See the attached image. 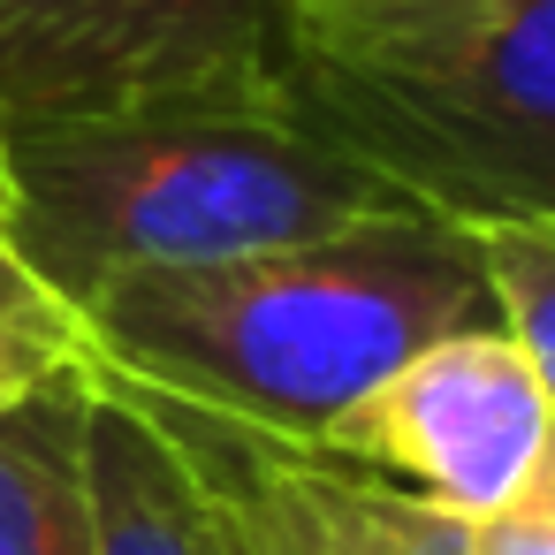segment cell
<instances>
[{
	"instance_id": "4fadbf2b",
	"label": "cell",
	"mask_w": 555,
	"mask_h": 555,
	"mask_svg": "<svg viewBox=\"0 0 555 555\" xmlns=\"http://www.w3.org/2000/svg\"><path fill=\"white\" fill-rule=\"evenodd\" d=\"M0 221H9V168H0Z\"/></svg>"
},
{
	"instance_id": "3957f363",
	"label": "cell",
	"mask_w": 555,
	"mask_h": 555,
	"mask_svg": "<svg viewBox=\"0 0 555 555\" xmlns=\"http://www.w3.org/2000/svg\"><path fill=\"white\" fill-rule=\"evenodd\" d=\"M282 92L456 229H555V0H282Z\"/></svg>"
},
{
	"instance_id": "7c38bea8",
	"label": "cell",
	"mask_w": 555,
	"mask_h": 555,
	"mask_svg": "<svg viewBox=\"0 0 555 555\" xmlns=\"http://www.w3.org/2000/svg\"><path fill=\"white\" fill-rule=\"evenodd\" d=\"M206 555H236V547H229V540H221V532L206 525Z\"/></svg>"
},
{
	"instance_id": "9c48e42d",
	"label": "cell",
	"mask_w": 555,
	"mask_h": 555,
	"mask_svg": "<svg viewBox=\"0 0 555 555\" xmlns=\"http://www.w3.org/2000/svg\"><path fill=\"white\" fill-rule=\"evenodd\" d=\"M85 365H92V350H85L77 305L39 282V267L16 251L9 221H0V411H16L24 396L85 373Z\"/></svg>"
},
{
	"instance_id": "277c9868",
	"label": "cell",
	"mask_w": 555,
	"mask_h": 555,
	"mask_svg": "<svg viewBox=\"0 0 555 555\" xmlns=\"http://www.w3.org/2000/svg\"><path fill=\"white\" fill-rule=\"evenodd\" d=\"M282 100V0H0V130Z\"/></svg>"
},
{
	"instance_id": "ba28073f",
	"label": "cell",
	"mask_w": 555,
	"mask_h": 555,
	"mask_svg": "<svg viewBox=\"0 0 555 555\" xmlns=\"http://www.w3.org/2000/svg\"><path fill=\"white\" fill-rule=\"evenodd\" d=\"M85 418L92 365L0 411V555H100Z\"/></svg>"
},
{
	"instance_id": "7a4b0ae2",
	"label": "cell",
	"mask_w": 555,
	"mask_h": 555,
	"mask_svg": "<svg viewBox=\"0 0 555 555\" xmlns=\"http://www.w3.org/2000/svg\"><path fill=\"white\" fill-rule=\"evenodd\" d=\"M9 236L77 312L145 267H206L358 221L426 214L297 100L138 107L100 122L0 130Z\"/></svg>"
},
{
	"instance_id": "6da1fadb",
	"label": "cell",
	"mask_w": 555,
	"mask_h": 555,
	"mask_svg": "<svg viewBox=\"0 0 555 555\" xmlns=\"http://www.w3.org/2000/svg\"><path fill=\"white\" fill-rule=\"evenodd\" d=\"M77 320L92 373L327 449L350 403L411 350L487 327L494 289L472 229L396 214L206 267H145L107 282Z\"/></svg>"
},
{
	"instance_id": "5b68a950",
	"label": "cell",
	"mask_w": 555,
	"mask_h": 555,
	"mask_svg": "<svg viewBox=\"0 0 555 555\" xmlns=\"http://www.w3.org/2000/svg\"><path fill=\"white\" fill-rule=\"evenodd\" d=\"M547 434H555V411L540 373L525 365L509 327L487 320L411 350L373 396L350 403V418L327 434V456H350L441 502L449 517L479 525L525 487Z\"/></svg>"
},
{
	"instance_id": "52a82bcc",
	"label": "cell",
	"mask_w": 555,
	"mask_h": 555,
	"mask_svg": "<svg viewBox=\"0 0 555 555\" xmlns=\"http://www.w3.org/2000/svg\"><path fill=\"white\" fill-rule=\"evenodd\" d=\"M85 472H92V540L100 555H206V509L153 426V411L92 373V418H85Z\"/></svg>"
},
{
	"instance_id": "30bf717a",
	"label": "cell",
	"mask_w": 555,
	"mask_h": 555,
	"mask_svg": "<svg viewBox=\"0 0 555 555\" xmlns=\"http://www.w3.org/2000/svg\"><path fill=\"white\" fill-rule=\"evenodd\" d=\"M479 244V267H487V289H494V320L509 327V343L525 350V365L540 373L547 388V411H555V229H472Z\"/></svg>"
},
{
	"instance_id": "8992f818",
	"label": "cell",
	"mask_w": 555,
	"mask_h": 555,
	"mask_svg": "<svg viewBox=\"0 0 555 555\" xmlns=\"http://www.w3.org/2000/svg\"><path fill=\"white\" fill-rule=\"evenodd\" d=\"M115 388H130V380H115ZM130 396L153 411V426L168 434V449L183 456V472L198 487L206 525L236 555H472L464 517H449L441 502H426L350 456L168 403L153 388H130Z\"/></svg>"
},
{
	"instance_id": "8fae6325",
	"label": "cell",
	"mask_w": 555,
	"mask_h": 555,
	"mask_svg": "<svg viewBox=\"0 0 555 555\" xmlns=\"http://www.w3.org/2000/svg\"><path fill=\"white\" fill-rule=\"evenodd\" d=\"M472 555H555V434L525 472V487L472 525Z\"/></svg>"
}]
</instances>
